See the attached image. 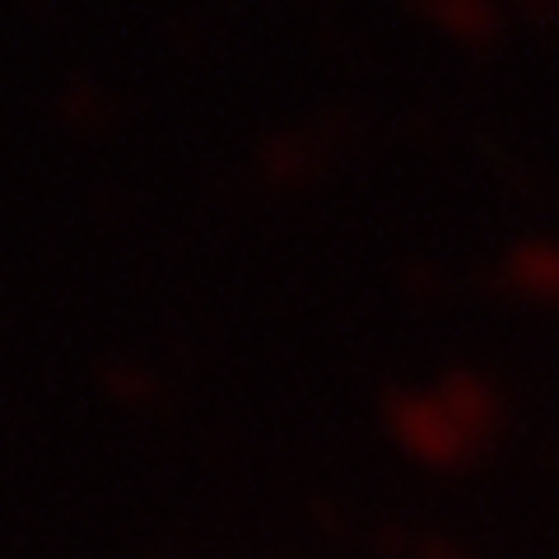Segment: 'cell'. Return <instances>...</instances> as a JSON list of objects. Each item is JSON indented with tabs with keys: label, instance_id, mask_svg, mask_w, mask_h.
I'll return each instance as SVG.
<instances>
[{
	"label": "cell",
	"instance_id": "obj_1",
	"mask_svg": "<svg viewBox=\"0 0 559 559\" xmlns=\"http://www.w3.org/2000/svg\"><path fill=\"white\" fill-rule=\"evenodd\" d=\"M415 20H425L429 28L448 33L462 47H495L503 38V10L499 0H406Z\"/></svg>",
	"mask_w": 559,
	"mask_h": 559
}]
</instances>
